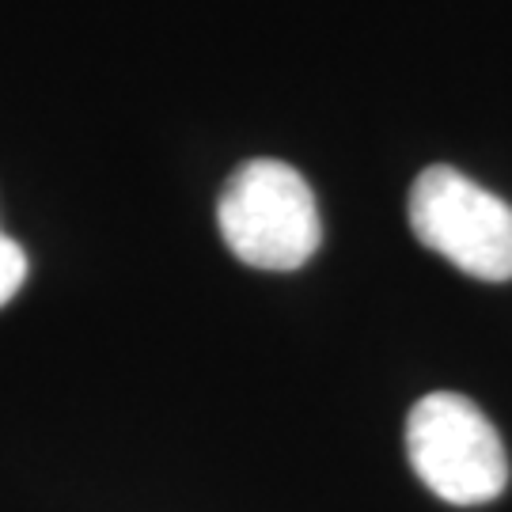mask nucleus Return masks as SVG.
<instances>
[{"instance_id": "20e7f679", "label": "nucleus", "mask_w": 512, "mask_h": 512, "mask_svg": "<svg viewBox=\"0 0 512 512\" xmlns=\"http://www.w3.org/2000/svg\"><path fill=\"white\" fill-rule=\"evenodd\" d=\"M27 281V255L16 239L0 236V308L19 293V285Z\"/></svg>"}, {"instance_id": "f257e3e1", "label": "nucleus", "mask_w": 512, "mask_h": 512, "mask_svg": "<svg viewBox=\"0 0 512 512\" xmlns=\"http://www.w3.org/2000/svg\"><path fill=\"white\" fill-rule=\"evenodd\" d=\"M217 224L228 251L255 270H300L323 239L311 186L281 160L236 167L220 190Z\"/></svg>"}, {"instance_id": "7ed1b4c3", "label": "nucleus", "mask_w": 512, "mask_h": 512, "mask_svg": "<svg viewBox=\"0 0 512 512\" xmlns=\"http://www.w3.org/2000/svg\"><path fill=\"white\" fill-rule=\"evenodd\" d=\"M414 236L478 281H512V205L448 164L425 167L410 186Z\"/></svg>"}, {"instance_id": "f03ea898", "label": "nucleus", "mask_w": 512, "mask_h": 512, "mask_svg": "<svg viewBox=\"0 0 512 512\" xmlns=\"http://www.w3.org/2000/svg\"><path fill=\"white\" fill-rule=\"evenodd\" d=\"M414 475L448 505H486L509 482V456L490 418L456 391L425 395L406 418Z\"/></svg>"}]
</instances>
